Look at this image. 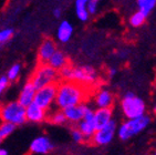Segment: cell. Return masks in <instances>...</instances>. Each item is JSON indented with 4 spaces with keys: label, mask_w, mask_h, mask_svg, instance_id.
<instances>
[{
    "label": "cell",
    "mask_w": 156,
    "mask_h": 155,
    "mask_svg": "<svg viewBox=\"0 0 156 155\" xmlns=\"http://www.w3.org/2000/svg\"><path fill=\"white\" fill-rule=\"evenodd\" d=\"M85 99V90L83 85L73 81H63L58 84L55 104L63 110L72 105L81 104Z\"/></svg>",
    "instance_id": "6da1fadb"
},
{
    "label": "cell",
    "mask_w": 156,
    "mask_h": 155,
    "mask_svg": "<svg viewBox=\"0 0 156 155\" xmlns=\"http://www.w3.org/2000/svg\"><path fill=\"white\" fill-rule=\"evenodd\" d=\"M150 121V116H146L145 114L135 119H129L116 130L119 139L122 141H127L131 137L140 134L143 130L147 128Z\"/></svg>",
    "instance_id": "7a4b0ae2"
},
{
    "label": "cell",
    "mask_w": 156,
    "mask_h": 155,
    "mask_svg": "<svg viewBox=\"0 0 156 155\" xmlns=\"http://www.w3.org/2000/svg\"><path fill=\"white\" fill-rule=\"evenodd\" d=\"M59 78V71L50 67L48 63H40L39 67L33 72L30 81L37 90L48 84L57 83Z\"/></svg>",
    "instance_id": "3957f363"
},
{
    "label": "cell",
    "mask_w": 156,
    "mask_h": 155,
    "mask_svg": "<svg viewBox=\"0 0 156 155\" xmlns=\"http://www.w3.org/2000/svg\"><path fill=\"white\" fill-rule=\"evenodd\" d=\"M121 107L127 119H135L144 115L146 110L145 102L132 92H127L124 96L121 102Z\"/></svg>",
    "instance_id": "277c9868"
},
{
    "label": "cell",
    "mask_w": 156,
    "mask_h": 155,
    "mask_svg": "<svg viewBox=\"0 0 156 155\" xmlns=\"http://www.w3.org/2000/svg\"><path fill=\"white\" fill-rule=\"evenodd\" d=\"M0 117L3 122H10L16 126L23 124L26 120V107L18 101L7 103L0 109Z\"/></svg>",
    "instance_id": "5b68a950"
},
{
    "label": "cell",
    "mask_w": 156,
    "mask_h": 155,
    "mask_svg": "<svg viewBox=\"0 0 156 155\" xmlns=\"http://www.w3.org/2000/svg\"><path fill=\"white\" fill-rule=\"evenodd\" d=\"M58 83H51L45 85V87L40 88L36 91L33 102L47 111L55 101Z\"/></svg>",
    "instance_id": "8992f818"
},
{
    "label": "cell",
    "mask_w": 156,
    "mask_h": 155,
    "mask_svg": "<svg viewBox=\"0 0 156 155\" xmlns=\"http://www.w3.org/2000/svg\"><path fill=\"white\" fill-rule=\"evenodd\" d=\"M98 74L95 69L90 66H81L72 68L70 81L76 82L81 85H91L95 83Z\"/></svg>",
    "instance_id": "52a82bcc"
},
{
    "label": "cell",
    "mask_w": 156,
    "mask_h": 155,
    "mask_svg": "<svg viewBox=\"0 0 156 155\" xmlns=\"http://www.w3.org/2000/svg\"><path fill=\"white\" fill-rule=\"evenodd\" d=\"M116 122L114 120H111L105 126H103V128H99V130H96L94 132L93 136H92L93 143L99 146H103L111 143L115 133H116Z\"/></svg>",
    "instance_id": "ba28073f"
},
{
    "label": "cell",
    "mask_w": 156,
    "mask_h": 155,
    "mask_svg": "<svg viewBox=\"0 0 156 155\" xmlns=\"http://www.w3.org/2000/svg\"><path fill=\"white\" fill-rule=\"evenodd\" d=\"M54 149V145L48 136L41 135V136L36 137L34 140L31 142L29 150L31 153L34 154H48Z\"/></svg>",
    "instance_id": "9c48e42d"
},
{
    "label": "cell",
    "mask_w": 156,
    "mask_h": 155,
    "mask_svg": "<svg viewBox=\"0 0 156 155\" xmlns=\"http://www.w3.org/2000/svg\"><path fill=\"white\" fill-rule=\"evenodd\" d=\"M47 117V111L34 102L26 106V120L32 123H41Z\"/></svg>",
    "instance_id": "30bf717a"
},
{
    "label": "cell",
    "mask_w": 156,
    "mask_h": 155,
    "mask_svg": "<svg viewBox=\"0 0 156 155\" xmlns=\"http://www.w3.org/2000/svg\"><path fill=\"white\" fill-rule=\"evenodd\" d=\"M85 106L87 105H84L81 103V104H76V105H72V106L66 107V109L62 110V112L64 114V116H66V121H69L70 123H79L83 119Z\"/></svg>",
    "instance_id": "8fae6325"
},
{
    "label": "cell",
    "mask_w": 156,
    "mask_h": 155,
    "mask_svg": "<svg viewBox=\"0 0 156 155\" xmlns=\"http://www.w3.org/2000/svg\"><path fill=\"white\" fill-rule=\"evenodd\" d=\"M57 51V45L51 39H45L44 41L42 42L39 48V52H38V57H39L40 63H47L48 60L51 58V56Z\"/></svg>",
    "instance_id": "7c38bea8"
},
{
    "label": "cell",
    "mask_w": 156,
    "mask_h": 155,
    "mask_svg": "<svg viewBox=\"0 0 156 155\" xmlns=\"http://www.w3.org/2000/svg\"><path fill=\"white\" fill-rule=\"evenodd\" d=\"M112 115L113 112L111 107H99L96 111H94V124L96 130L106 125L112 120Z\"/></svg>",
    "instance_id": "4fadbf2b"
},
{
    "label": "cell",
    "mask_w": 156,
    "mask_h": 155,
    "mask_svg": "<svg viewBox=\"0 0 156 155\" xmlns=\"http://www.w3.org/2000/svg\"><path fill=\"white\" fill-rule=\"evenodd\" d=\"M37 89L34 88L31 81L29 80L27 83L24 84L22 90H21L20 94H19L18 102L20 104H22L24 107L28 106L29 104H31L33 102V99H34V94H36Z\"/></svg>",
    "instance_id": "5bb4252c"
},
{
    "label": "cell",
    "mask_w": 156,
    "mask_h": 155,
    "mask_svg": "<svg viewBox=\"0 0 156 155\" xmlns=\"http://www.w3.org/2000/svg\"><path fill=\"white\" fill-rule=\"evenodd\" d=\"M73 33V27L72 24L70 23L69 21L63 20L60 23L59 28H58V32H57V37L59 39V41L62 42V43H66L71 39Z\"/></svg>",
    "instance_id": "9a60e30c"
},
{
    "label": "cell",
    "mask_w": 156,
    "mask_h": 155,
    "mask_svg": "<svg viewBox=\"0 0 156 155\" xmlns=\"http://www.w3.org/2000/svg\"><path fill=\"white\" fill-rule=\"evenodd\" d=\"M114 98L108 90H101L95 96V104L98 107H111Z\"/></svg>",
    "instance_id": "2e32d148"
},
{
    "label": "cell",
    "mask_w": 156,
    "mask_h": 155,
    "mask_svg": "<svg viewBox=\"0 0 156 155\" xmlns=\"http://www.w3.org/2000/svg\"><path fill=\"white\" fill-rule=\"evenodd\" d=\"M47 63H48L50 67H52L53 69H55V70L59 71L60 69H62L63 67H66V64H68V59H66V54L63 53L62 51L57 50L51 56V58L48 60Z\"/></svg>",
    "instance_id": "e0dca14e"
},
{
    "label": "cell",
    "mask_w": 156,
    "mask_h": 155,
    "mask_svg": "<svg viewBox=\"0 0 156 155\" xmlns=\"http://www.w3.org/2000/svg\"><path fill=\"white\" fill-rule=\"evenodd\" d=\"M78 128L81 131L84 139H87V140L92 139L94 132L96 131L94 122H89V121H84V120H81V121L78 123Z\"/></svg>",
    "instance_id": "ac0fdd59"
},
{
    "label": "cell",
    "mask_w": 156,
    "mask_h": 155,
    "mask_svg": "<svg viewBox=\"0 0 156 155\" xmlns=\"http://www.w3.org/2000/svg\"><path fill=\"white\" fill-rule=\"evenodd\" d=\"M87 5V0H75V11H76L78 18L81 21H87L89 19Z\"/></svg>",
    "instance_id": "d6986e66"
},
{
    "label": "cell",
    "mask_w": 156,
    "mask_h": 155,
    "mask_svg": "<svg viewBox=\"0 0 156 155\" xmlns=\"http://www.w3.org/2000/svg\"><path fill=\"white\" fill-rule=\"evenodd\" d=\"M137 5L140 8V11H142L145 16H148L153 8L156 5V0H137Z\"/></svg>",
    "instance_id": "ffe728a7"
},
{
    "label": "cell",
    "mask_w": 156,
    "mask_h": 155,
    "mask_svg": "<svg viewBox=\"0 0 156 155\" xmlns=\"http://www.w3.org/2000/svg\"><path fill=\"white\" fill-rule=\"evenodd\" d=\"M16 130V125L10 122H2L0 124V139L3 140L7 136H9L12 132Z\"/></svg>",
    "instance_id": "44dd1931"
},
{
    "label": "cell",
    "mask_w": 156,
    "mask_h": 155,
    "mask_svg": "<svg viewBox=\"0 0 156 155\" xmlns=\"http://www.w3.org/2000/svg\"><path fill=\"white\" fill-rule=\"evenodd\" d=\"M145 19H146V16L142 11H137L131 17L129 23L132 24L133 27H140V26H142V24L144 23Z\"/></svg>",
    "instance_id": "7402d4cb"
},
{
    "label": "cell",
    "mask_w": 156,
    "mask_h": 155,
    "mask_svg": "<svg viewBox=\"0 0 156 155\" xmlns=\"http://www.w3.org/2000/svg\"><path fill=\"white\" fill-rule=\"evenodd\" d=\"M21 66L19 63H16L13 66H11V68L8 70V73H7V78L9 81H15L18 79L19 73H20Z\"/></svg>",
    "instance_id": "603a6c76"
},
{
    "label": "cell",
    "mask_w": 156,
    "mask_h": 155,
    "mask_svg": "<svg viewBox=\"0 0 156 155\" xmlns=\"http://www.w3.org/2000/svg\"><path fill=\"white\" fill-rule=\"evenodd\" d=\"M13 36V29L7 28V29L0 30V45H3L7 41H9Z\"/></svg>",
    "instance_id": "cb8c5ba5"
},
{
    "label": "cell",
    "mask_w": 156,
    "mask_h": 155,
    "mask_svg": "<svg viewBox=\"0 0 156 155\" xmlns=\"http://www.w3.org/2000/svg\"><path fill=\"white\" fill-rule=\"evenodd\" d=\"M50 122L53 123V124H57V125H62V124H64L66 122V119L62 111H58V112H54L52 114Z\"/></svg>",
    "instance_id": "d4e9b609"
},
{
    "label": "cell",
    "mask_w": 156,
    "mask_h": 155,
    "mask_svg": "<svg viewBox=\"0 0 156 155\" xmlns=\"http://www.w3.org/2000/svg\"><path fill=\"white\" fill-rule=\"evenodd\" d=\"M100 0H87V9L89 15H94L98 10V5H99Z\"/></svg>",
    "instance_id": "484cf974"
},
{
    "label": "cell",
    "mask_w": 156,
    "mask_h": 155,
    "mask_svg": "<svg viewBox=\"0 0 156 155\" xmlns=\"http://www.w3.org/2000/svg\"><path fill=\"white\" fill-rule=\"evenodd\" d=\"M71 135H72V139L74 142H76V143H81V142H83L85 139H84L83 134L81 133V131L79 130V128H74V130H72V133H71Z\"/></svg>",
    "instance_id": "4316f807"
},
{
    "label": "cell",
    "mask_w": 156,
    "mask_h": 155,
    "mask_svg": "<svg viewBox=\"0 0 156 155\" xmlns=\"http://www.w3.org/2000/svg\"><path fill=\"white\" fill-rule=\"evenodd\" d=\"M9 82L10 81L8 80L7 75H3V77L0 78V94L6 91V89L9 85Z\"/></svg>",
    "instance_id": "83f0119b"
},
{
    "label": "cell",
    "mask_w": 156,
    "mask_h": 155,
    "mask_svg": "<svg viewBox=\"0 0 156 155\" xmlns=\"http://www.w3.org/2000/svg\"><path fill=\"white\" fill-rule=\"evenodd\" d=\"M61 13H62V11H61L60 8H55V9L53 10V16L55 17V18H60Z\"/></svg>",
    "instance_id": "f1b7e54d"
},
{
    "label": "cell",
    "mask_w": 156,
    "mask_h": 155,
    "mask_svg": "<svg viewBox=\"0 0 156 155\" xmlns=\"http://www.w3.org/2000/svg\"><path fill=\"white\" fill-rule=\"evenodd\" d=\"M116 74V69L115 68H111L110 69V71H108V75L110 77H113V75Z\"/></svg>",
    "instance_id": "f546056e"
},
{
    "label": "cell",
    "mask_w": 156,
    "mask_h": 155,
    "mask_svg": "<svg viewBox=\"0 0 156 155\" xmlns=\"http://www.w3.org/2000/svg\"><path fill=\"white\" fill-rule=\"evenodd\" d=\"M0 155H9V153H8V151L5 149H0Z\"/></svg>",
    "instance_id": "4dcf8cb0"
},
{
    "label": "cell",
    "mask_w": 156,
    "mask_h": 155,
    "mask_svg": "<svg viewBox=\"0 0 156 155\" xmlns=\"http://www.w3.org/2000/svg\"><path fill=\"white\" fill-rule=\"evenodd\" d=\"M153 112H154V114L156 115V105L154 106V109H153Z\"/></svg>",
    "instance_id": "1f68e13d"
},
{
    "label": "cell",
    "mask_w": 156,
    "mask_h": 155,
    "mask_svg": "<svg viewBox=\"0 0 156 155\" xmlns=\"http://www.w3.org/2000/svg\"><path fill=\"white\" fill-rule=\"evenodd\" d=\"M1 141H2V140H1V139H0V143H1Z\"/></svg>",
    "instance_id": "d6a6232c"
},
{
    "label": "cell",
    "mask_w": 156,
    "mask_h": 155,
    "mask_svg": "<svg viewBox=\"0 0 156 155\" xmlns=\"http://www.w3.org/2000/svg\"><path fill=\"white\" fill-rule=\"evenodd\" d=\"M153 155H156V152H155V153H154V154H153Z\"/></svg>",
    "instance_id": "836d02e7"
}]
</instances>
